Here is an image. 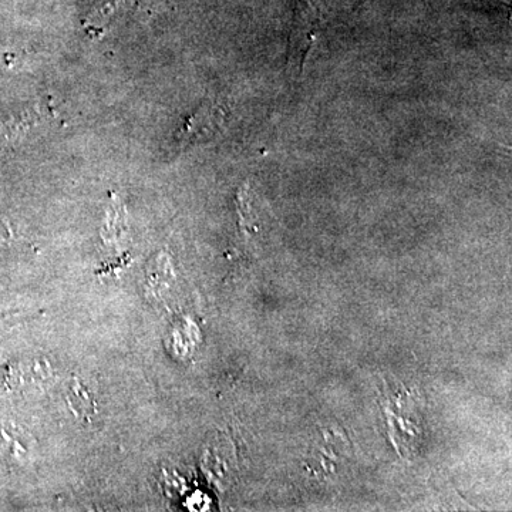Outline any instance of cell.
I'll return each instance as SVG.
<instances>
[{"instance_id":"1","label":"cell","mask_w":512,"mask_h":512,"mask_svg":"<svg viewBox=\"0 0 512 512\" xmlns=\"http://www.w3.org/2000/svg\"><path fill=\"white\" fill-rule=\"evenodd\" d=\"M52 114L50 104H37L35 107L23 111L22 114L10 119L0 128V144L9 143L13 138L23 136L30 128L35 127L40 121L47 119Z\"/></svg>"},{"instance_id":"2","label":"cell","mask_w":512,"mask_h":512,"mask_svg":"<svg viewBox=\"0 0 512 512\" xmlns=\"http://www.w3.org/2000/svg\"><path fill=\"white\" fill-rule=\"evenodd\" d=\"M222 119H224V113H222L221 107H204L187 121L183 130H181L180 136H178V141L185 146V144L194 141L195 138L210 134L215 128L221 126Z\"/></svg>"},{"instance_id":"3","label":"cell","mask_w":512,"mask_h":512,"mask_svg":"<svg viewBox=\"0 0 512 512\" xmlns=\"http://www.w3.org/2000/svg\"><path fill=\"white\" fill-rule=\"evenodd\" d=\"M127 8V0H107L99 9L94 10L90 16V22L87 25L93 29H104L111 20L116 18V12H123Z\"/></svg>"}]
</instances>
